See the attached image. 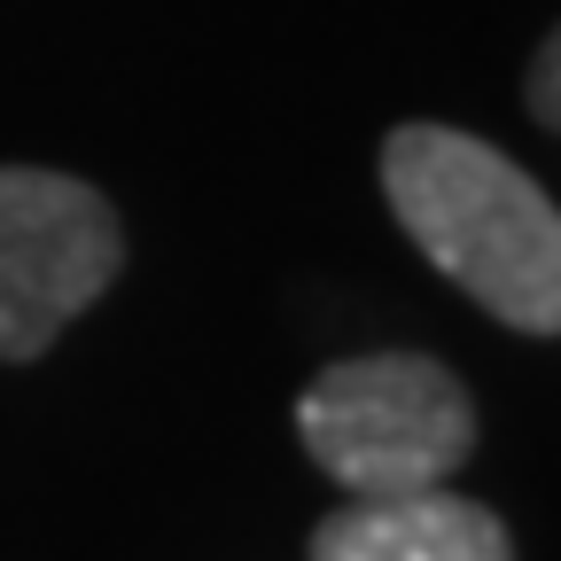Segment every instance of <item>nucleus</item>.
Listing matches in <instances>:
<instances>
[{"instance_id":"nucleus-5","label":"nucleus","mask_w":561,"mask_h":561,"mask_svg":"<svg viewBox=\"0 0 561 561\" xmlns=\"http://www.w3.org/2000/svg\"><path fill=\"white\" fill-rule=\"evenodd\" d=\"M523 102H530V117H538L546 133H561V24L538 39V55H530V70H523Z\"/></svg>"},{"instance_id":"nucleus-2","label":"nucleus","mask_w":561,"mask_h":561,"mask_svg":"<svg viewBox=\"0 0 561 561\" xmlns=\"http://www.w3.org/2000/svg\"><path fill=\"white\" fill-rule=\"evenodd\" d=\"M297 437L343 500H390L453 483L476 453V398L430 351H359L305 382Z\"/></svg>"},{"instance_id":"nucleus-1","label":"nucleus","mask_w":561,"mask_h":561,"mask_svg":"<svg viewBox=\"0 0 561 561\" xmlns=\"http://www.w3.org/2000/svg\"><path fill=\"white\" fill-rule=\"evenodd\" d=\"M382 203L453 289L515 335H561V203L460 125H390Z\"/></svg>"},{"instance_id":"nucleus-3","label":"nucleus","mask_w":561,"mask_h":561,"mask_svg":"<svg viewBox=\"0 0 561 561\" xmlns=\"http://www.w3.org/2000/svg\"><path fill=\"white\" fill-rule=\"evenodd\" d=\"M125 265V227L102 187L0 164V359L32 367Z\"/></svg>"},{"instance_id":"nucleus-4","label":"nucleus","mask_w":561,"mask_h":561,"mask_svg":"<svg viewBox=\"0 0 561 561\" xmlns=\"http://www.w3.org/2000/svg\"><path fill=\"white\" fill-rule=\"evenodd\" d=\"M305 561H515V530L468 491H390V500H343Z\"/></svg>"}]
</instances>
